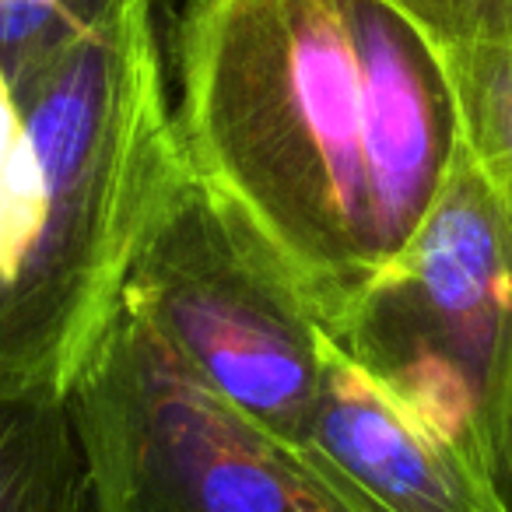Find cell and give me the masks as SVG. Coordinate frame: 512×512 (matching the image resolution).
Here are the masks:
<instances>
[{
	"label": "cell",
	"mask_w": 512,
	"mask_h": 512,
	"mask_svg": "<svg viewBox=\"0 0 512 512\" xmlns=\"http://www.w3.org/2000/svg\"><path fill=\"white\" fill-rule=\"evenodd\" d=\"M123 302L214 393L302 449L323 376V323L186 158L144 228Z\"/></svg>",
	"instance_id": "cell-5"
},
{
	"label": "cell",
	"mask_w": 512,
	"mask_h": 512,
	"mask_svg": "<svg viewBox=\"0 0 512 512\" xmlns=\"http://www.w3.org/2000/svg\"><path fill=\"white\" fill-rule=\"evenodd\" d=\"M383 4H390V8L397 11V15H404L407 22H421V18L442 11V4H446V8H460V4H467V0H383Z\"/></svg>",
	"instance_id": "cell-11"
},
{
	"label": "cell",
	"mask_w": 512,
	"mask_h": 512,
	"mask_svg": "<svg viewBox=\"0 0 512 512\" xmlns=\"http://www.w3.org/2000/svg\"><path fill=\"white\" fill-rule=\"evenodd\" d=\"M151 11L85 32L11 88L39 218L0 285V397H67L183 165Z\"/></svg>",
	"instance_id": "cell-2"
},
{
	"label": "cell",
	"mask_w": 512,
	"mask_h": 512,
	"mask_svg": "<svg viewBox=\"0 0 512 512\" xmlns=\"http://www.w3.org/2000/svg\"><path fill=\"white\" fill-rule=\"evenodd\" d=\"M158 0H0V78L15 88L85 32Z\"/></svg>",
	"instance_id": "cell-9"
},
{
	"label": "cell",
	"mask_w": 512,
	"mask_h": 512,
	"mask_svg": "<svg viewBox=\"0 0 512 512\" xmlns=\"http://www.w3.org/2000/svg\"><path fill=\"white\" fill-rule=\"evenodd\" d=\"M491 488H495L502 509L512 512V407H509V421H505L502 446H498L495 456V467H491Z\"/></svg>",
	"instance_id": "cell-10"
},
{
	"label": "cell",
	"mask_w": 512,
	"mask_h": 512,
	"mask_svg": "<svg viewBox=\"0 0 512 512\" xmlns=\"http://www.w3.org/2000/svg\"><path fill=\"white\" fill-rule=\"evenodd\" d=\"M0 512H95L67 397H0Z\"/></svg>",
	"instance_id": "cell-8"
},
{
	"label": "cell",
	"mask_w": 512,
	"mask_h": 512,
	"mask_svg": "<svg viewBox=\"0 0 512 512\" xmlns=\"http://www.w3.org/2000/svg\"><path fill=\"white\" fill-rule=\"evenodd\" d=\"M176 134L327 327L407 249L460 151L425 39L383 0H190Z\"/></svg>",
	"instance_id": "cell-1"
},
{
	"label": "cell",
	"mask_w": 512,
	"mask_h": 512,
	"mask_svg": "<svg viewBox=\"0 0 512 512\" xmlns=\"http://www.w3.org/2000/svg\"><path fill=\"white\" fill-rule=\"evenodd\" d=\"M95 512H355L120 299L67 390Z\"/></svg>",
	"instance_id": "cell-4"
},
{
	"label": "cell",
	"mask_w": 512,
	"mask_h": 512,
	"mask_svg": "<svg viewBox=\"0 0 512 512\" xmlns=\"http://www.w3.org/2000/svg\"><path fill=\"white\" fill-rule=\"evenodd\" d=\"M302 453L355 512H505L491 477L330 337Z\"/></svg>",
	"instance_id": "cell-6"
},
{
	"label": "cell",
	"mask_w": 512,
	"mask_h": 512,
	"mask_svg": "<svg viewBox=\"0 0 512 512\" xmlns=\"http://www.w3.org/2000/svg\"><path fill=\"white\" fill-rule=\"evenodd\" d=\"M428 50L446 81L463 155L512 218V18Z\"/></svg>",
	"instance_id": "cell-7"
},
{
	"label": "cell",
	"mask_w": 512,
	"mask_h": 512,
	"mask_svg": "<svg viewBox=\"0 0 512 512\" xmlns=\"http://www.w3.org/2000/svg\"><path fill=\"white\" fill-rule=\"evenodd\" d=\"M323 330L491 477L512 407V218L463 148L404 253Z\"/></svg>",
	"instance_id": "cell-3"
}]
</instances>
